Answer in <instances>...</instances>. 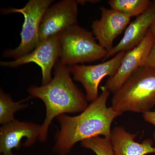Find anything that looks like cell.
Returning <instances> with one entry per match:
<instances>
[{
  "label": "cell",
  "instance_id": "15",
  "mask_svg": "<svg viewBox=\"0 0 155 155\" xmlns=\"http://www.w3.org/2000/svg\"><path fill=\"white\" fill-rule=\"evenodd\" d=\"M31 97L30 96L26 99L20 101L14 102L9 95L5 93L1 90L0 92V123L3 125L14 121V114L19 110H22L28 105L22 104Z\"/></svg>",
  "mask_w": 155,
  "mask_h": 155
},
{
  "label": "cell",
  "instance_id": "5",
  "mask_svg": "<svg viewBox=\"0 0 155 155\" xmlns=\"http://www.w3.org/2000/svg\"><path fill=\"white\" fill-rule=\"evenodd\" d=\"M53 2L52 0H30L22 8L2 9V14L20 13L24 17L20 33L21 42L16 48L5 51L3 53L5 58L16 60L29 54L37 46L39 43V31L42 18Z\"/></svg>",
  "mask_w": 155,
  "mask_h": 155
},
{
  "label": "cell",
  "instance_id": "12",
  "mask_svg": "<svg viewBox=\"0 0 155 155\" xmlns=\"http://www.w3.org/2000/svg\"><path fill=\"white\" fill-rule=\"evenodd\" d=\"M155 21V0L152 1L148 8L127 26L121 40L108 52L103 60L106 61L120 52H127L138 45L144 39Z\"/></svg>",
  "mask_w": 155,
  "mask_h": 155
},
{
  "label": "cell",
  "instance_id": "4",
  "mask_svg": "<svg viewBox=\"0 0 155 155\" xmlns=\"http://www.w3.org/2000/svg\"><path fill=\"white\" fill-rule=\"evenodd\" d=\"M60 61L67 66L91 62L105 58L108 51L97 42L92 31L77 25L59 34Z\"/></svg>",
  "mask_w": 155,
  "mask_h": 155
},
{
  "label": "cell",
  "instance_id": "2",
  "mask_svg": "<svg viewBox=\"0 0 155 155\" xmlns=\"http://www.w3.org/2000/svg\"><path fill=\"white\" fill-rule=\"evenodd\" d=\"M54 67V76L49 83L28 89L31 97L41 100L45 105L46 114L39 137L42 142L47 140L49 127L55 117L66 113L82 112L88 106L86 97L70 76L69 67L59 60Z\"/></svg>",
  "mask_w": 155,
  "mask_h": 155
},
{
  "label": "cell",
  "instance_id": "17",
  "mask_svg": "<svg viewBox=\"0 0 155 155\" xmlns=\"http://www.w3.org/2000/svg\"><path fill=\"white\" fill-rule=\"evenodd\" d=\"M142 66L155 68V36L153 47Z\"/></svg>",
  "mask_w": 155,
  "mask_h": 155
},
{
  "label": "cell",
  "instance_id": "1",
  "mask_svg": "<svg viewBox=\"0 0 155 155\" xmlns=\"http://www.w3.org/2000/svg\"><path fill=\"white\" fill-rule=\"evenodd\" d=\"M110 94L103 87L97 98L79 115L57 117L61 129L56 136L54 150L59 155H66L79 141L98 136L110 138L112 123L122 114L107 105Z\"/></svg>",
  "mask_w": 155,
  "mask_h": 155
},
{
  "label": "cell",
  "instance_id": "10",
  "mask_svg": "<svg viewBox=\"0 0 155 155\" xmlns=\"http://www.w3.org/2000/svg\"><path fill=\"white\" fill-rule=\"evenodd\" d=\"M100 9L101 18L94 20L91 27L99 44L109 52L114 47L115 38L126 29L131 17L111 8Z\"/></svg>",
  "mask_w": 155,
  "mask_h": 155
},
{
  "label": "cell",
  "instance_id": "16",
  "mask_svg": "<svg viewBox=\"0 0 155 155\" xmlns=\"http://www.w3.org/2000/svg\"><path fill=\"white\" fill-rule=\"evenodd\" d=\"M81 146L94 152L96 155H115L110 138L94 137L81 142Z\"/></svg>",
  "mask_w": 155,
  "mask_h": 155
},
{
  "label": "cell",
  "instance_id": "13",
  "mask_svg": "<svg viewBox=\"0 0 155 155\" xmlns=\"http://www.w3.org/2000/svg\"><path fill=\"white\" fill-rule=\"evenodd\" d=\"M137 134L128 132L122 126L112 129L110 139L115 155H146L155 153L153 142L147 139L142 143L135 141Z\"/></svg>",
  "mask_w": 155,
  "mask_h": 155
},
{
  "label": "cell",
  "instance_id": "8",
  "mask_svg": "<svg viewBox=\"0 0 155 155\" xmlns=\"http://www.w3.org/2000/svg\"><path fill=\"white\" fill-rule=\"evenodd\" d=\"M78 4L75 0H62L48 8L40 25L39 42L77 25Z\"/></svg>",
  "mask_w": 155,
  "mask_h": 155
},
{
  "label": "cell",
  "instance_id": "6",
  "mask_svg": "<svg viewBox=\"0 0 155 155\" xmlns=\"http://www.w3.org/2000/svg\"><path fill=\"white\" fill-rule=\"evenodd\" d=\"M125 51H121L114 58L101 64L92 65L75 64L69 67L75 81L82 84L86 92V100L93 102L99 97L101 81L107 76L112 77L118 71Z\"/></svg>",
  "mask_w": 155,
  "mask_h": 155
},
{
  "label": "cell",
  "instance_id": "14",
  "mask_svg": "<svg viewBox=\"0 0 155 155\" xmlns=\"http://www.w3.org/2000/svg\"><path fill=\"white\" fill-rule=\"evenodd\" d=\"M151 1L150 0H109L108 4L111 9L128 15L137 17L148 8Z\"/></svg>",
  "mask_w": 155,
  "mask_h": 155
},
{
  "label": "cell",
  "instance_id": "9",
  "mask_svg": "<svg viewBox=\"0 0 155 155\" xmlns=\"http://www.w3.org/2000/svg\"><path fill=\"white\" fill-rule=\"evenodd\" d=\"M154 39L155 35L150 29L138 45L126 52L118 71L114 76L109 77L104 87L113 94L119 89L130 75L141 67L153 47Z\"/></svg>",
  "mask_w": 155,
  "mask_h": 155
},
{
  "label": "cell",
  "instance_id": "11",
  "mask_svg": "<svg viewBox=\"0 0 155 155\" xmlns=\"http://www.w3.org/2000/svg\"><path fill=\"white\" fill-rule=\"evenodd\" d=\"M41 125L33 122L15 120L3 125L0 129V152L2 155H16L12 152L14 149L19 150L23 138L24 145L30 147L34 144L40 132Z\"/></svg>",
  "mask_w": 155,
  "mask_h": 155
},
{
  "label": "cell",
  "instance_id": "18",
  "mask_svg": "<svg viewBox=\"0 0 155 155\" xmlns=\"http://www.w3.org/2000/svg\"><path fill=\"white\" fill-rule=\"evenodd\" d=\"M143 117L146 122L152 124L155 126V110L143 114ZM153 138L155 141V131L153 133Z\"/></svg>",
  "mask_w": 155,
  "mask_h": 155
},
{
  "label": "cell",
  "instance_id": "19",
  "mask_svg": "<svg viewBox=\"0 0 155 155\" xmlns=\"http://www.w3.org/2000/svg\"><path fill=\"white\" fill-rule=\"evenodd\" d=\"M150 29L155 36V21L153 23Z\"/></svg>",
  "mask_w": 155,
  "mask_h": 155
},
{
  "label": "cell",
  "instance_id": "7",
  "mask_svg": "<svg viewBox=\"0 0 155 155\" xmlns=\"http://www.w3.org/2000/svg\"><path fill=\"white\" fill-rule=\"evenodd\" d=\"M61 53L59 35H56L40 42L29 54L13 61H1L0 65L2 67L15 68L29 63H35L41 68L42 84L45 85L52 79V69L60 58Z\"/></svg>",
  "mask_w": 155,
  "mask_h": 155
},
{
  "label": "cell",
  "instance_id": "3",
  "mask_svg": "<svg viewBox=\"0 0 155 155\" xmlns=\"http://www.w3.org/2000/svg\"><path fill=\"white\" fill-rule=\"evenodd\" d=\"M112 107L120 114H145L155 106V68L140 67L114 93Z\"/></svg>",
  "mask_w": 155,
  "mask_h": 155
}]
</instances>
